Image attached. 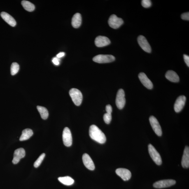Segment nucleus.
I'll return each mask as SVG.
<instances>
[{"label":"nucleus","instance_id":"f257e3e1","mask_svg":"<svg viewBox=\"0 0 189 189\" xmlns=\"http://www.w3.org/2000/svg\"><path fill=\"white\" fill-rule=\"evenodd\" d=\"M89 134L91 138L97 142L101 144L106 142V136L97 126L91 125L89 128Z\"/></svg>","mask_w":189,"mask_h":189},{"label":"nucleus","instance_id":"f03ea898","mask_svg":"<svg viewBox=\"0 0 189 189\" xmlns=\"http://www.w3.org/2000/svg\"><path fill=\"white\" fill-rule=\"evenodd\" d=\"M69 94L75 104L77 106H80L83 99L81 92L78 89L72 88L70 90Z\"/></svg>","mask_w":189,"mask_h":189},{"label":"nucleus","instance_id":"7ed1b4c3","mask_svg":"<svg viewBox=\"0 0 189 189\" xmlns=\"http://www.w3.org/2000/svg\"><path fill=\"white\" fill-rule=\"evenodd\" d=\"M148 150L150 157L155 163L158 165L162 164V161L160 154L155 149V147L151 144L148 145Z\"/></svg>","mask_w":189,"mask_h":189},{"label":"nucleus","instance_id":"20e7f679","mask_svg":"<svg viewBox=\"0 0 189 189\" xmlns=\"http://www.w3.org/2000/svg\"><path fill=\"white\" fill-rule=\"evenodd\" d=\"M125 96V92L123 89H119L117 92L116 100V104L119 109H122L125 106L126 102Z\"/></svg>","mask_w":189,"mask_h":189},{"label":"nucleus","instance_id":"39448f33","mask_svg":"<svg viewBox=\"0 0 189 189\" xmlns=\"http://www.w3.org/2000/svg\"><path fill=\"white\" fill-rule=\"evenodd\" d=\"M115 60L113 56L111 55H99L94 57L93 60L96 62L102 64V63H109L113 62Z\"/></svg>","mask_w":189,"mask_h":189},{"label":"nucleus","instance_id":"423d86ee","mask_svg":"<svg viewBox=\"0 0 189 189\" xmlns=\"http://www.w3.org/2000/svg\"><path fill=\"white\" fill-rule=\"evenodd\" d=\"M124 22L122 18H118L115 15L110 16L108 20V24L110 27L113 29H117L123 24Z\"/></svg>","mask_w":189,"mask_h":189},{"label":"nucleus","instance_id":"0eeeda50","mask_svg":"<svg viewBox=\"0 0 189 189\" xmlns=\"http://www.w3.org/2000/svg\"><path fill=\"white\" fill-rule=\"evenodd\" d=\"M62 139L64 144L66 146H71L72 144V137L70 129L67 127L64 128L63 131Z\"/></svg>","mask_w":189,"mask_h":189},{"label":"nucleus","instance_id":"6e6552de","mask_svg":"<svg viewBox=\"0 0 189 189\" xmlns=\"http://www.w3.org/2000/svg\"><path fill=\"white\" fill-rule=\"evenodd\" d=\"M176 183V181L174 180H164L156 182L153 186L155 188H162L171 187Z\"/></svg>","mask_w":189,"mask_h":189},{"label":"nucleus","instance_id":"1a4fd4ad","mask_svg":"<svg viewBox=\"0 0 189 189\" xmlns=\"http://www.w3.org/2000/svg\"><path fill=\"white\" fill-rule=\"evenodd\" d=\"M149 120L150 125L156 134L158 136H162V129L157 118L155 117L151 116L150 117Z\"/></svg>","mask_w":189,"mask_h":189},{"label":"nucleus","instance_id":"9d476101","mask_svg":"<svg viewBox=\"0 0 189 189\" xmlns=\"http://www.w3.org/2000/svg\"><path fill=\"white\" fill-rule=\"evenodd\" d=\"M137 40L140 47L144 51L148 53L151 52V47L144 36L140 35L138 37Z\"/></svg>","mask_w":189,"mask_h":189},{"label":"nucleus","instance_id":"9b49d317","mask_svg":"<svg viewBox=\"0 0 189 189\" xmlns=\"http://www.w3.org/2000/svg\"><path fill=\"white\" fill-rule=\"evenodd\" d=\"M116 174L124 181H127L130 179L131 177V172L129 170L124 169V168H119L116 171Z\"/></svg>","mask_w":189,"mask_h":189},{"label":"nucleus","instance_id":"f8f14e48","mask_svg":"<svg viewBox=\"0 0 189 189\" xmlns=\"http://www.w3.org/2000/svg\"><path fill=\"white\" fill-rule=\"evenodd\" d=\"M186 97L185 96H179L176 99L174 105V109L176 113H179L185 106Z\"/></svg>","mask_w":189,"mask_h":189},{"label":"nucleus","instance_id":"ddd939ff","mask_svg":"<svg viewBox=\"0 0 189 189\" xmlns=\"http://www.w3.org/2000/svg\"><path fill=\"white\" fill-rule=\"evenodd\" d=\"M25 155V150L23 148H20L17 149L14 152L13 158L12 163L14 164H16L19 162L20 159L23 158Z\"/></svg>","mask_w":189,"mask_h":189},{"label":"nucleus","instance_id":"4468645a","mask_svg":"<svg viewBox=\"0 0 189 189\" xmlns=\"http://www.w3.org/2000/svg\"><path fill=\"white\" fill-rule=\"evenodd\" d=\"M138 78L141 83L147 88L151 89L153 88V85L151 80L148 78L144 73H140L138 75Z\"/></svg>","mask_w":189,"mask_h":189},{"label":"nucleus","instance_id":"2eb2a0df","mask_svg":"<svg viewBox=\"0 0 189 189\" xmlns=\"http://www.w3.org/2000/svg\"><path fill=\"white\" fill-rule=\"evenodd\" d=\"M82 160L84 165L88 169L90 170H94L95 169L94 163L88 154H84L82 157Z\"/></svg>","mask_w":189,"mask_h":189},{"label":"nucleus","instance_id":"dca6fc26","mask_svg":"<svg viewBox=\"0 0 189 189\" xmlns=\"http://www.w3.org/2000/svg\"><path fill=\"white\" fill-rule=\"evenodd\" d=\"M95 45L98 47H103L109 45L111 43L110 40L106 36H99L96 38Z\"/></svg>","mask_w":189,"mask_h":189},{"label":"nucleus","instance_id":"f3484780","mask_svg":"<svg viewBox=\"0 0 189 189\" xmlns=\"http://www.w3.org/2000/svg\"><path fill=\"white\" fill-rule=\"evenodd\" d=\"M181 164L183 168L186 169L189 167V148L188 146H186L184 150Z\"/></svg>","mask_w":189,"mask_h":189},{"label":"nucleus","instance_id":"a211bd4d","mask_svg":"<svg viewBox=\"0 0 189 189\" xmlns=\"http://www.w3.org/2000/svg\"><path fill=\"white\" fill-rule=\"evenodd\" d=\"M1 16L4 20L9 25L14 27L16 24V22L13 18L6 12H2Z\"/></svg>","mask_w":189,"mask_h":189},{"label":"nucleus","instance_id":"6ab92c4d","mask_svg":"<svg viewBox=\"0 0 189 189\" xmlns=\"http://www.w3.org/2000/svg\"><path fill=\"white\" fill-rule=\"evenodd\" d=\"M82 17L79 13H76L74 15L71 20V24L73 27L78 28L81 25Z\"/></svg>","mask_w":189,"mask_h":189},{"label":"nucleus","instance_id":"aec40b11","mask_svg":"<svg viewBox=\"0 0 189 189\" xmlns=\"http://www.w3.org/2000/svg\"><path fill=\"white\" fill-rule=\"evenodd\" d=\"M165 77L167 80L173 82H178L179 81V78L175 71H169L166 72Z\"/></svg>","mask_w":189,"mask_h":189},{"label":"nucleus","instance_id":"412c9836","mask_svg":"<svg viewBox=\"0 0 189 189\" xmlns=\"http://www.w3.org/2000/svg\"><path fill=\"white\" fill-rule=\"evenodd\" d=\"M33 131L30 129H26L23 130L22 135L19 139L20 141H22L29 139L33 135Z\"/></svg>","mask_w":189,"mask_h":189},{"label":"nucleus","instance_id":"4be33fe9","mask_svg":"<svg viewBox=\"0 0 189 189\" xmlns=\"http://www.w3.org/2000/svg\"><path fill=\"white\" fill-rule=\"evenodd\" d=\"M59 181L63 184L70 186L73 185L74 182L73 178L69 176L60 177L58 178Z\"/></svg>","mask_w":189,"mask_h":189},{"label":"nucleus","instance_id":"5701e85b","mask_svg":"<svg viewBox=\"0 0 189 189\" xmlns=\"http://www.w3.org/2000/svg\"><path fill=\"white\" fill-rule=\"evenodd\" d=\"M37 108L39 112L41 118L43 120H46L48 117L49 113L48 110L44 107L38 106Z\"/></svg>","mask_w":189,"mask_h":189},{"label":"nucleus","instance_id":"b1692460","mask_svg":"<svg viewBox=\"0 0 189 189\" xmlns=\"http://www.w3.org/2000/svg\"><path fill=\"white\" fill-rule=\"evenodd\" d=\"M22 4L24 9L29 12H32L35 9V7L34 4L29 1H23Z\"/></svg>","mask_w":189,"mask_h":189},{"label":"nucleus","instance_id":"393cba45","mask_svg":"<svg viewBox=\"0 0 189 189\" xmlns=\"http://www.w3.org/2000/svg\"><path fill=\"white\" fill-rule=\"evenodd\" d=\"M19 69V66L18 64L16 62L12 63L10 67V73L12 75L17 74Z\"/></svg>","mask_w":189,"mask_h":189},{"label":"nucleus","instance_id":"a878e982","mask_svg":"<svg viewBox=\"0 0 189 189\" xmlns=\"http://www.w3.org/2000/svg\"><path fill=\"white\" fill-rule=\"evenodd\" d=\"M45 156V154L44 153H42L36 162L34 163V166L35 167L37 168L41 164Z\"/></svg>","mask_w":189,"mask_h":189},{"label":"nucleus","instance_id":"bb28decb","mask_svg":"<svg viewBox=\"0 0 189 189\" xmlns=\"http://www.w3.org/2000/svg\"><path fill=\"white\" fill-rule=\"evenodd\" d=\"M104 121L107 124H109L112 120L111 114L106 113L103 116Z\"/></svg>","mask_w":189,"mask_h":189},{"label":"nucleus","instance_id":"cd10ccee","mask_svg":"<svg viewBox=\"0 0 189 189\" xmlns=\"http://www.w3.org/2000/svg\"><path fill=\"white\" fill-rule=\"evenodd\" d=\"M141 5L145 8H150L152 5L151 1L150 0H143L141 1Z\"/></svg>","mask_w":189,"mask_h":189},{"label":"nucleus","instance_id":"c85d7f7f","mask_svg":"<svg viewBox=\"0 0 189 189\" xmlns=\"http://www.w3.org/2000/svg\"><path fill=\"white\" fill-rule=\"evenodd\" d=\"M182 19L184 20H189V12L182 14L181 15Z\"/></svg>","mask_w":189,"mask_h":189},{"label":"nucleus","instance_id":"c756f323","mask_svg":"<svg viewBox=\"0 0 189 189\" xmlns=\"http://www.w3.org/2000/svg\"><path fill=\"white\" fill-rule=\"evenodd\" d=\"M106 113L111 114L112 112V107L111 105L108 104L107 105L106 108Z\"/></svg>","mask_w":189,"mask_h":189},{"label":"nucleus","instance_id":"7c9ffc66","mask_svg":"<svg viewBox=\"0 0 189 189\" xmlns=\"http://www.w3.org/2000/svg\"><path fill=\"white\" fill-rule=\"evenodd\" d=\"M183 58L186 64L188 66V67L189 66V57L188 55L186 54H184Z\"/></svg>","mask_w":189,"mask_h":189},{"label":"nucleus","instance_id":"2f4dec72","mask_svg":"<svg viewBox=\"0 0 189 189\" xmlns=\"http://www.w3.org/2000/svg\"><path fill=\"white\" fill-rule=\"evenodd\" d=\"M58 58L54 57L52 60V62L54 63V64L56 65H58L59 64V61Z\"/></svg>","mask_w":189,"mask_h":189},{"label":"nucleus","instance_id":"473e14b6","mask_svg":"<svg viewBox=\"0 0 189 189\" xmlns=\"http://www.w3.org/2000/svg\"><path fill=\"white\" fill-rule=\"evenodd\" d=\"M65 55V53L64 52H60L58 54H57V57L58 58H60L61 57H64Z\"/></svg>","mask_w":189,"mask_h":189}]
</instances>
